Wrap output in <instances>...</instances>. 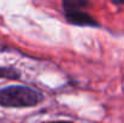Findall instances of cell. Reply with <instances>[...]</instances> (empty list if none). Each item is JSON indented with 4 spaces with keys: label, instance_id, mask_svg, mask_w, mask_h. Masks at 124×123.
Masks as SVG:
<instances>
[{
    "label": "cell",
    "instance_id": "6da1fadb",
    "mask_svg": "<svg viewBox=\"0 0 124 123\" xmlns=\"http://www.w3.org/2000/svg\"><path fill=\"white\" fill-rule=\"evenodd\" d=\"M42 95L25 86H8L0 89V105L5 107H30L38 105Z\"/></svg>",
    "mask_w": 124,
    "mask_h": 123
},
{
    "label": "cell",
    "instance_id": "7a4b0ae2",
    "mask_svg": "<svg viewBox=\"0 0 124 123\" xmlns=\"http://www.w3.org/2000/svg\"><path fill=\"white\" fill-rule=\"evenodd\" d=\"M87 5L88 2L85 1H64L63 6L65 8L68 21L76 25H98V22L82 10L83 6Z\"/></svg>",
    "mask_w": 124,
    "mask_h": 123
},
{
    "label": "cell",
    "instance_id": "3957f363",
    "mask_svg": "<svg viewBox=\"0 0 124 123\" xmlns=\"http://www.w3.org/2000/svg\"><path fill=\"white\" fill-rule=\"evenodd\" d=\"M0 77L17 79V77H18V73H16L13 69H8V68H0Z\"/></svg>",
    "mask_w": 124,
    "mask_h": 123
},
{
    "label": "cell",
    "instance_id": "277c9868",
    "mask_svg": "<svg viewBox=\"0 0 124 123\" xmlns=\"http://www.w3.org/2000/svg\"><path fill=\"white\" fill-rule=\"evenodd\" d=\"M45 123H72V122H68V121H55V122H45Z\"/></svg>",
    "mask_w": 124,
    "mask_h": 123
}]
</instances>
